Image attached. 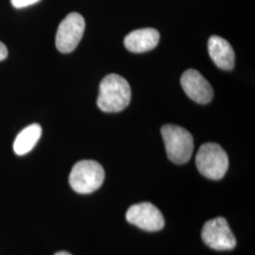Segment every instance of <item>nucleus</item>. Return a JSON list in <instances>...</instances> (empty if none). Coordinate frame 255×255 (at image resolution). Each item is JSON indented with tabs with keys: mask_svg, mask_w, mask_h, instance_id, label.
I'll use <instances>...</instances> for the list:
<instances>
[{
	"mask_svg": "<svg viewBox=\"0 0 255 255\" xmlns=\"http://www.w3.org/2000/svg\"><path fill=\"white\" fill-rule=\"evenodd\" d=\"M131 100L128 82L118 74L106 76L100 85L98 106L105 113H119L126 109Z\"/></svg>",
	"mask_w": 255,
	"mask_h": 255,
	"instance_id": "obj_1",
	"label": "nucleus"
},
{
	"mask_svg": "<svg viewBox=\"0 0 255 255\" xmlns=\"http://www.w3.org/2000/svg\"><path fill=\"white\" fill-rule=\"evenodd\" d=\"M196 164L204 177L210 180H220L228 170V155L219 144L206 143L198 151Z\"/></svg>",
	"mask_w": 255,
	"mask_h": 255,
	"instance_id": "obj_4",
	"label": "nucleus"
},
{
	"mask_svg": "<svg viewBox=\"0 0 255 255\" xmlns=\"http://www.w3.org/2000/svg\"><path fill=\"white\" fill-rule=\"evenodd\" d=\"M55 255H72L71 254H69V253H66V252H59V253H57Z\"/></svg>",
	"mask_w": 255,
	"mask_h": 255,
	"instance_id": "obj_14",
	"label": "nucleus"
},
{
	"mask_svg": "<svg viewBox=\"0 0 255 255\" xmlns=\"http://www.w3.org/2000/svg\"><path fill=\"white\" fill-rule=\"evenodd\" d=\"M183 91L192 101L200 104H208L214 98V90L210 82L195 69L183 72L181 78Z\"/></svg>",
	"mask_w": 255,
	"mask_h": 255,
	"instance_id": "obj_8",
	"label": "nucleus"
},
{
	"mask_svg": "<svg viewBox=\"0 0 255 255\" xmlns=\"http://www.w3.org/2000/svg\"><path fill=\"white\" fill-rule=\"evenodd\" d=\"M7 56H8V49L2 42H0V61L5 60Z\"/></svg>",
	"mask_w": 255,
	"mask_h": 255,
	"instance_id": "obj_13",
	"label": "nucleus"
},
{
	"mask_svg": "<svg viewBox=\"0 0 255 255\" xmlns=\"http://www.w3.org/2000/svg\"><path fill=\"white\" fill-rule=\"evenodd\" d=\"M42 135V128L39 124H31L22 129L15 138L13 150L19 156L27 154L36 146Z\"/></svg>",
	"mask_w": 255,
	"mask_h": 255,
	"instance_id": "obj_11",
	"label": "nucleus"
},
{
	"mask_svg": "<svg viewBox=\"0 0 255 255\" xmlns=\"http://www.w3.org/2000/svg\"><path fill=\"white\" fill-rule=\"evenodd\" d=\"M201 238L207 246L216 251H230L237 246V239L224 218L207 221L201 231Z\"/></svg>",
	"mask_w": 255,
	"mask_h": 255,
	"instance_id": "obj_6",
	"label": "nucleus"
},
{
	"mask_svg": "<svg viewBox=\"0 0 255 255\" xmlns=\"http://www.w3.org/2000/svg\"><path fill=\"white\" fill-rule=\"evenodd\" d=\"M160 33L151 27L136 29L125 37L124 45L128 51L142 53L153 49L158 45Z\"/></svg>",
	"mask_w": 255,
	"mask_h": 255,
	"instance_id": "obj_9",
	"label": "nucleus"
},
{
	"mask_svg": "<svg viewBox=\"0 0 255 255\" xmlns=\"http://www.w3.org/2000/svg\"><path fill=\"white\" fill-rule=\"evenodd\" d=\"M85 21L78 12H71L61 22L56 33V46L62 53H70L81 42Z\"/></svg>",
	"mask_w": 255,
	"mask_h": 255,
	"instance_id": "obj_5",
	"label": "nucleus"
},
{
	"mask_svg": "<svg viewBox=\"0 0 255 255\" xmlns=\"http://www.w3.org/2000/svg\"><path fill=\"white\" fill-rule=\"evenodd\" d=\"M210 57L223 70H232L235 66L236 55L230 43L221 37L213 35L208 41Z\"/></svg>",
	"mask_w": 255,
	"mask_h": 255,
	"instance_id": "obj_10",
	"label": "nucleus"
},
{
	"mask_svg": "<svg viewBox=\"0 0 255 255\" xmlns=\"http://www.w3.org/2000/svg\"><path fill=\"white\" fill-rule=\"evenodd\" d=\"M40 0H10L11 5L16 8V9H22V8H26L28 6H31L33 4H35L37 2H39Z\"/></svg>",
	"mask_w": 255,
	"mask_h": 255,
	"instance_id": "obj_12",
	"label": "nucleus"
},
{
	"mask_svg": "<svg viewBox=\"0 0 255 255\" xmlns=\"http://www.w3.org/2000/svg\"><path fill=\"white\" fill-rule=\"evenodd\" d=\"M161 132L168 159L174 164L187 163L194 149V140L191 133L184 128L172 124L163 126Z\"/></svg>",
	"mask_w": 255,
	"mask_h": 255,
	"instance_id": "obj_2",
	"label": "nucleus"
},
{
	"mask_svg": "<svg viewBox=\"0 0 255 255\" xmlns=\"http://www.w3.org/2000/svg\"><path fill=\"white\" fill-rule=\"evenodd\" d=\"M104 178L105 172L101 164L83 160L74 164L69 175V184L79 194H90L101 187Z\"/></svg>",
	"mask_w": 255,
	"mask_h": 255,
	"instance_id": "obj_3",
	"label": "nucleus"
},
{
	"mask_svg": "<svg viewBox=\"0 0 255 255\" xmlns=\"http://www.w3.org/2000/svg\"><path fill=\"white\" fill-rule=\"evenodd\" d=\"M126 219L128 223L147 232H157L164 226L163 214L150 202L130 206L126 213Z\"/></svg>",
	"mask_w": 255,
	"mask_h": 255,
	"instance_id": "obj_7",
	"label": "nucleus"
}]
</instances>
